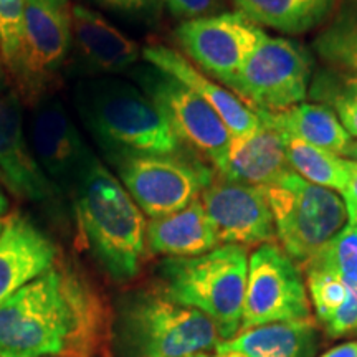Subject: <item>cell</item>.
I'll list each match as a JSON object with an SVG mask.
<instances>
[{"label":"cell","mask_w":357,"mask_h":357,"mask_svg":"<svg viewBox=\"0 0 357 357\" xmlns=\"http://www.w3.org/2000/svg\"><path fill=\"white\" fill-rule=\"evenodd\" d=\"M95 296L65 266H53L0 305V357L63 354L91 323Z\"/></svg>","instance_id":"1"},{"label":"cell","mask_w":357,"mask_h":357,"mask_svg":"<svg viewBox=\"0 0 357 357\" xmlns=\"http://www.w3.org/2000/svg\"><path fill=\"white\" fill-rule=\"evenodd\" d=\"M77 108L111 162L128 155L181 154L171 124L144 91L116 78H100L77 88Z\"/></svg>","instance_id":"2"},{"label":"cell","mask_w":357,"mask_h":357,"mask_svg":"<svg viewBox=\"0 0 357 357\" xmlns=\"http://www.w3.org/2000/svg\"><path fill=\"white\" fill-rule=\"evenodd\" d=\"M73 195L93 257L113 280H132L146 255L147 223L121 181L96 158Z\"/></svg>","instance_id":"3"},{"label":"cell","mask_w":357,"mask_h":357,"mask_svg":"<svg viewBox=\"0 0 357 357\" xmlns=\"http://www.w3.org/2000/svg\"><path fill=\"white\" fill-rule=\"evenodd\" d=\"M248 252L220 245L199 257L164 258L159 265V291L174 303L204 312L222 341L240 331L248 276Z\"/></svg>","instance_id":"4"},{"label":"cell","mask_w":357,"mask_h":357,"mask_svg":"<svg viewBox=\"0 0 357 357\" xmlns=\"http://www.w3.org/2000/svg\"><path fill=\"white\" fill-rule=\"evenodd\" d=\"M119 342L128 357H187L222 342L211 318L162 293L134 294L119 316Z\"/></svg>","instance_id":"5"},{"label":"cell","mask_w":357,"mask_h":357,"mask_svg":"<svg viewBox=\"0 0 357 357\" xmlns=\"http://www.w3.org/2000/svg\"><path fill=\"white\" fill-rule=\"evenodd\" d=\"M265 189L276 238L296 265H305L349 225L346 204L339 192L311 184L296 172L291 171Z\"/></svg>","instance_id":"6"},{"label":"cell","mask_w":357,"mask_h":357,"mask_svg":"<svg viewBox=\"0 0 357 357\" xmlns=\"http://www.w3.org/2000/svg\"><path fill=\"white\" fill-rule=\"evenodd\" d=\"M310 79L311 58L300 45L265 33L225 88L253 111L278 113L305 101Z\"/></svg>","instance_id":"7"},{"label":"cell","mask_w":357,"mask_h":357,"mask_svg":"<svg viewBox=\"0 0 357 357\" xmlns=\"http://www.w3.org/2000/svg\"><path fill=\"white\" fill-rule=\"evenodd\" d=\"M119 181L142 213L166 217L200 199L215 171L181 154L128 155L114 160Z\"/></svg>","instance_id":"8"},{"label":"cell","mask_w":357,"mask_h":357,"mask_svg":"<svg viewBox=\"0 0 357 357\" xmlns=\"http://www.w3.org/2000/svg\"><path fill=\"white\" fill-rule=\"evenodd\" d=\"M136 79L166 116L178 141L207 159L213 171L222 172L231 134L217 111L184 83L151 65L137 71Z\"/></svg>","instance_id":"9"},{"label":"cell","mask_w":357,"mask_h":357,"mask_svg":"<svg viewBox=\"0 0 357 357\" xmlns=\"http://www.w3.org/2000/svg\"><path fill=\"white\" fill-rule=\"evenodd\" d=\"M311 318L300 266L276 243L260 245L248 258L240 331Z\"/></svg>","instance_id":"10"},{"label":"cell","mask_w":357,"mask_h":357,"mask_svg":"<svg viewBox=\"0 0 357 357\" xmlns=\"http://www.w3.org/2000/svg\"><path fill=\"white\" fill-rule=\"evenodd\" d=\"M265 32L240 12H222L187 20L176 37L187 56L217 83L227 86L242 70Z\"/></svg>","instance_id":"11"},{"label":"cell","mask_w":357,"mask_h":357,"mask_svg":"<svg viewBox=\"0 0 357 357\" xmlns=\"http://www.w3.org/2000/svg\"><path fill=\"white\" fill-rule=\"evenodd\" d=\"M220 245L260 247L275 243L276 229L266 189L218 174L200 194Z\"/></svg>","instance_id":"12"},{"label":"cell","mask_w":357,"mask_h":357,"mask_svg":"<svg viewBox=\"0 0 357 357\" xmlns=\"http://www.w3.org/2000/svg\"><path fill=\"white\" fill-rule=\"evenodd\" d=\"M30 144L40 167L60 194H73L96 159L68 111L55 98H47L35 108Z\"/></svg>","instance_id":"13"},{"label":"cell","mask_w":357,"mask_h":357,"mask_svg":"<svg viewBox=\"0 0 357 357\" xmlns=\"http://www.w3.org/2000/svg\"><path fill=\"white\" fill-rule=\"evenodd\" d=\"M73 43V6L70 0H25L20 66L26 83L45 82L56 73Z\"/></svg>","instance_id":"14"},{"label":"cell","mask_w":357,"mask_h":357,"mask_svg":"<svg viewBox=\"0 0 357 357\" xmlns=\"http://www.w3.org/2000/svg\"><path fill=\"white\" fill-rule=\"evenodd\" d=\"M0 182L17 197L48 204L60 195L26 139L24 109L15 91L0 93Z\"/></svg>","instance_id":"15"},{"label":"cell","mask_w":357,"mask_h":357,"mask_svg":"<svg viewBox=\"0 0 357 357\" xmlns=\"http://www.w3.org/2000/svg\"><path fill=\"white\" fill-rule=\"evenodd\" d=\"M58 250L29 217L10 213L0 231V305L56 263Z\"/></svg>","instance_id":"16"},{"label":"cell","mask_w":357,"mask_h":357,"mask_svg":"<svg viewBox=\"0 0 357 357\" xmlns=\"http://www.w3.org/2000/svg\"><path fill=\"white\" fill-rule=\"evenodd\" d=\"M142 56L147 65L171 75L208 102L225 123L231 137L247 136L261 126V119L255 111L235 96L230 89L202 73L182 53L166 45H147L142 48Z\"/></svg>","instance_id":"17"},{"label":"cell","mask_w":357,"mask_h":357,"mask_svg":"<svg viewBox=\"0 0 357 357\" xmlns=\"http://www.w3.org/2000/svg\"><path fill=\"white\" fill-rule=\"evenodd\" d=\"M289 172L284 136L261 123L247 136L231 137L229 158L217 174L243 184L270 187Z\"/></svg>","instance_id":"18"},{"label":"cell","mask_w":357,"mask_h":357,"mask_svg":"<svg viewBox=\"0 0 357 357\" xmlns=\"http://www.w3.org/2000/svg\"><path fill=\"white\" fill-rule=\"evenodd\" d=\"M73 43L88 68L98 73H121L142 55L134 40L82 3L73 6Z\"/></svg>","instance_id":"19"},{"label":"cell","mask_w":357,"mask_h":357,"mask_svg":"<svg viewBox=\"0 0 357 357\" xmlns=\"http://www.w3.org/2000/svg\"><path fill=\"white\" fill-rule=\"evenodd\" d=\"M146 245L155 255L171 258L199 257L220 247L215 229L200 199L182 211L151 218L146 229Z\"/></svg>","instance_id":"20"},{"label":"cell","mask_w":357,"mask_h":357,"mask_svg":"<svg viewBox=\"0 0 357 357\" xmlns=\"http://www.w3.org/2000/svg\"><path fill=\"white\" fill-rule=\"evenodd\" d=\"M316 331L312 318L258 326L218 342L213 357H310Z\"/></svg>","instance_id":"21"},{"label":"cell","mask_w":357,"mask_h":357,"mask_svg":"<svg viewBox=\"0 0 357 357\" xmlns=\"http://www.w3.org/2000/svg\"><path fill=\"white\" fill-rule=\"evenodd\" d=\"M255 113L261 123L284 136L307 142L337 155H344L352 141L337 116L324 105L301 102L278 113H266V111H255Z\"/></svg>","instance_id":"22"},{"label":"cell","mask_w":357,"mask_h":357,"mask_svg":"<svg viewBox=\"0 0 357 357\" xmlns=\"http://www.w3.org/2000/svg\"><path fill=\"white\" fill-rule=\"evenodd\" d=\"M238 12L258 26L298 35L311 32L331 17L341 0H234Z\"/></svg>","instance_id":"23"},{"label":"cell","mask_w":357,"mask_h":357,"mask_svg":"<svg viewBox=\"0 0 357 357\" xmlns=\"http://www.w3.org/2000/svg\"><path fill=\"white\" fill-rule=\"evenodd\" d=\"M284 144L293 172L311 184L342 194L351 176V159L288 136H284Z\"/></svg>","instance_id":"24"},{"label":"cell","mask_w":357,"mask_h":357,"mask_svg":"<svg viewBox=\"0 0 357 357\" xmlns=\"http://www.w3.org/2000/svg\"><path fill=\"white\" fill-rule=\"evenodd\" d=\"M326 61L357 75V0H351L314 42Z\"/></svg>","instance_id":"25"},{"label":"cell","mask_w":357,"mask_h":357,"mask_svg":"<svg viewBox=\"0 0 357 357\" xmlns=\"http://www.w3.org/2000/svg\"><path fill=\"white\" fill-rule=\"evenodd\" d=\"M311 95L323 101L349 136L357 139V75L323 71L312 84Z\"/></svg>","instance_id":"26"},{"label":"cell","mask_w":357,"mask_h":357,"mask_svg":"<svg viewBox=\"0 0 357 357\" xmlns=\"http://www.w3.org/2000/svg\"><path fill=\"white\" fill-rule=\"evenodd\" d=\"M303 270L326 271L346 281H357V225H347L310 258Z\"/></svg>","instance_id":"27"},{"label":"cell","mask_w":357,"mask_h":357,"mask_svg":"<svg viewBox=\"0 0 357 357\" xmlns=\"http://www.w3.org/2000/svg\"><path fill=\"white\" fill-rule=\"evenodd\" d=\"M25 0H0V60L19 73Z\"/></svg>","instance_id":"28"},{"label":"cell","mask_w":357,"mask_h":357,"mask_svg":"<svg viewBox=\"0 0 357 357\" xmlns=\"http://www.w3.org/2000/svg\"><path fill=\"white\" fill-rule=\"evenodd\" d=\"M306 273V288L310 291L312 306L321 323H324L349 294L347 281L339 278L337 275L326 273V271H311Z\"/></svg>","instance_id":"29"},{"label":"cell","mask_w":357,"mask_h":357,"mask_svg":"<svg viewBox=\"0 0 357 357\" xmlns=\"http://www.w3.org/2000/svg\"><path fill=\"white\" fill-rule=\"evenodd\" d=\"M349 294L346 301L324 321L326 333L331 337L357 334V281H347Z\"/></svg>","instance_id":"30"},{"label":"cell","mask_w":357,"mask_h":357,"mask_svg":"<svg viewBox=\"0 0 357 357\" xmlns=\"http://www.w3.org/2000/svg\"><path fill=\"white\" fill-rule=\"evenodd\" d=\"M164 2L174 17L187 22L213 15V12L220 7L222 0H164Z\"/></svg>","instance_id":"31"},{"label":"cell","mask_w":357,"mask_h":357,"mask_svg":"<svg viewBox=\"0 0 357 357\" xmlns=\"http://www.w3.org/2000/svg\"><path fill=\"white\" fill-rule=\"evenodd\" d=\"M341 195L346 204L349 225H357V160H351V176Z\"/></svg>","instance_id":"32"},{"label":"cell","mask_w":357,"mask_h":357,"mask_svg":"<svg viewBox=\"0 0 357 357\" xmlns=\"http://www.w3.org/2000/svg\"><path fill=\"white\" fill-rule=\"evenodd\" d=\"M101 6L118 8V10L124 12H134V10H142V8L149 7L154 0H96Z\"/></svg>","instance_id":"33"},{"label":"cell","mask_w":357,"mask_h":357,"mask_svg":"<svg viewBox=\"0 0 357 357\" xmlns=\"http://www.w3.org/2000/svg\"><path fill=\"white\" fill-rule=\"evenodd\" d=\"M321 357H357V342H346V344L333 347Z\"/></svg>","instance_id":"34"},{"label":"cell","mask_w":357,"mask_h":357,"mask_svg":"<svg viewBox=\"0 0 357 357\" xmlns=\"http://www.w3.org/2000/svg\"><path fill=\"white\" fill-rule=\"evenodd\" d=\"M8 208H10V204H8V197L3 192L2 182H0V220H3L8 215Z\"/></svg>","instance_id":"35"},{"label":"cell","mask_w":357,"mask_h":357,"mask_svg":"<svg viewBox=\"0 0 357 357\" xmlns=\"http://www.w3.org/2000/svg\"><path fill=\"white\" fill-rule=\"evenodd\" d=\"M344 158H349L351 160H357V139L351 141V144H349V147H347Z\"/></svg>","instance_id":"36"},{"label":"cell","mask_w":357,"mask_h":357,"mask_svg":"<svg viewBox=\"0 0 357 357\" xmlns=\"http://www.w3.org/2000/svg\"><path fill=\"white\" fill-rule=\"evenodd\" d=\"M6 84H7L6 71H3V63H2V60H0V93L7 91V89H6Z\"/></svg>","instance_id":"37"},{"label":"cell","mask_w":357,"mask_h":357,"mask_svg":"<svg viewBox=\"0 0 357 357\" xmlns=\"http://www.w3.org/2000/svg\"><path fill=\"white\" fill-rule=\"evenodd\" d=\"M187 357H211L207 352H200V354H194V356H187Z\"/></svg>","instance_id":"38"},{"label":"cell","mask_w":357,"mask_h":357,"mask_svg":"<svg viewBox=\"0 0 357 357\" xmlns=\"http://www.w3.org/2000/svg\"><path fill=\"white\" fill-rule=\"evenodd\" d=\"M6 220V218H3ZM3 220H0V231H2V227H3Z\"/></svg>","instance_id":"39"}]
</instances>
